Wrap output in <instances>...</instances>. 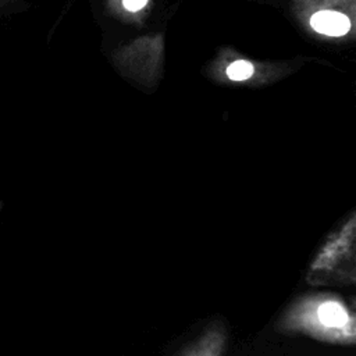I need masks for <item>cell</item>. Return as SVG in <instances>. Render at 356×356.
<instances>
[{"label": "cell", "mask_w": 356, "mask_h": 356, "mask_svg": "<svg viewBox=\"0 0 356 356\" xmlns=\"http://www.w3.org/2000/svg\"><path fill=\"white\" fill-rule=\"evenodd\" d=\"M15 0H0V8H3V7H7V6H10L11 3H14Z\"/></svg>", "instance_id": "7"}, {"label": "cell", "mask_w": 356, "mask_h": 356, "mask_svg": "<svg viewBox=\"0 0 356 356\" xmlns=\"http://www.w3.org/2000/svg\"><path fill=\"white\" fill-rule=\"evenodd\" d=\"M149 0H121V6L128 13H138L146 7Z\"/></svg>", "instance_id": "6"}, {"label": "cell", "mask_w": 356, "mask_h": 356, "mask_svg": "<svg viewBox=\"0 0 356 356\" xmlns=\"http://www.w3.org/2000/svg\"><path fill=\"white\" fill-rule=\"evenodd\" d=\"M355 242L356 214L350 210L317 249L306 270V282L314 286L353 285L356 281Z\"/></svg>", "instance_id": "2"}, {"label": "cell", "mask_w": 356, "mask_h": 356, "mask_svg": "<svg viewBox=\"0 0 356 356\" xmlns=\"http://www.w3.org/2000/svg\"><path fill=\"white\" fill-rule=\"evenodd\" d=\"M275 330L324 343L350 346L356 339V316L353 307L338 293H305L285 309Z\"/></svg>", "instance_id": "1"}, {"label": "cell", "mask_w": 356, "mask_h": 356, "mask_svg": "<svg viewBox=\"0 0 356 356\" xmlns=\"http://www.w3.org/2000/svg\"><path fill=\"white\" fill-rule=\"evenodd\" d=\"M309 24L313 31L325 36H343L352 28V21L346 14L331 8L316 11Z\"/></svg>", "instance_id": "4"}, {"label": "cell", "mask_w": 356, "mask_h": 356, "mask_svg": "<svg viewBox=\"0 0 356 356\" xmlns=\"http://www.w3.org/2000/svg\"><path fill=\"white\" fill-rule=\"evenodd\" d=\"M254 74V65L248 60H236L228 64L225 68V75L231 81H246Z\"/></svg>", "instance_id": "5"}, {"label": "cell", "mask_w": 356, "mask_h": 356, "mask_svg": "<svg viewBox=\"0 0 356 356\" xmlns=\"http://www.w3.org/2000/svg\"><path fill=\"white\" fill-rule=\"evenodd\" d=\"M225 350L227 331L220 321H216L185 349L182 356H225Z\"/></svg>", "instance_id": "3"}]
</instances>
